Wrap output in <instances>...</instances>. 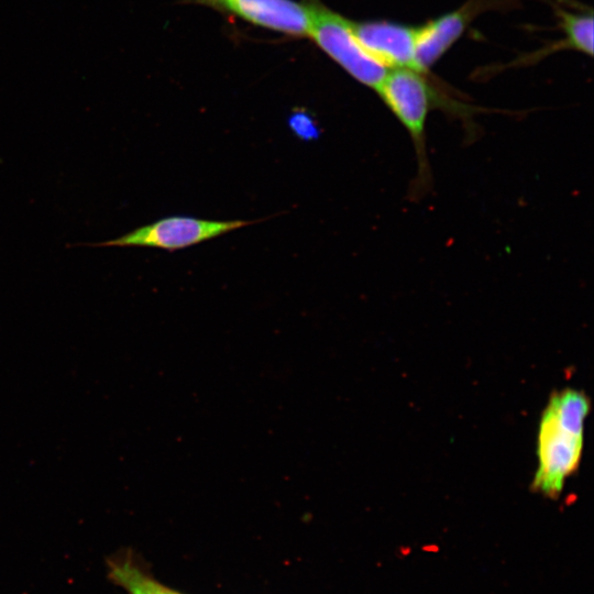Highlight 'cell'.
<instances>
[{
  "label": "cell",
  "mask_w": 594,
  "mask_h": 594,
  "mask_svg": "<svg viewBox=\"0 0 594 594\" xmlns=\"http://www.w3.org/2000/svg\"><path fill=\"white\" fill-rule=\"evenodd\" d=\"M108 568L110 579L128 594H179L152 579L128 554L111 558Z\"/></svg>",
  "instance_id": "8"
},
{
  "label": "cell",
  "mask_w": 594,
  "mask_h": 594,
  "mask_svg": "<svg viewBox=\"0 0 594 594\" xmlns=\"http://www.w3.org/2000/svg\"><path fill=\"white\" fill-rule=\"evenodd\" d=\"M252 223V221L245 220H211L191 216H169L139 227L113 240L94 244V246H138L175 252Z\"/></svg>",
  "instance_id": "4"
},
{
  "label": "cell",
  "mask_w": 594,
  "mask_h": 594,
  "mask_svg": "<svg viewBox=\"0 0 594 594\" xmlns=\"http://www.w3.org/2000/svg\"><path fill=\"white\" fill-rule=\"evenodd\" d=\"M375 91L409 134L417 162V174L410 185L409 196L411 199H420L432 185L426 141L429 112L433 108H441L465 120L479 109L440 94L427 78V73L410 68L388 69Z\"/></svg>",
  "instance_id": "2"
},
{
  "label": "cell",
  "mask_w": 594,
  "mask_h": 594,
  "mask_svg": "<svg viewBox=\"0 0 594 594\" xmlns=\"http://www.w3.org/2000/svg\"><path fill=\"white\" fill-rule=\"evenodd\" d=\"M560 20V28L564 38L562 45L579 53L593 55V13L588 11H569L564 8L554 7Z\"/></svg>",
  "instance_id": "9"
},
{
  "label": "cell",
  "mask_w": 594,
  "mask_h": 594,
  "mask_svg": "<svg viewBox=\"0 0 594 594\" xmlns=\"http://www.w3.org/2000/svg\"><path fill=\"white\" fill-rule=\"evenodd\" d=\"M590 409V399L582 391L565 388L551 395L539 422L538 466L531 483L535 492L558 496L568 477L575 473Z\"/></svg>",
  "instance_id": "1"
},
{
  "label": "cell",
  "mask_w": 594,
  "mask_h": 594,
  "mask_svg": "<svg viewBox=\"0 0 594 594\" xmlns=\"http://www.w3.org/2000/svg\"><path fill=\"white\" fill-rule=\"evenodd\" d=\"M288 125L294 134L304 141L315 140L320 133L314 117L305 110H295L288 118Z\"/></svg>",
  "instance_id": "10"
},
{
  "label": "cell",
  "mask_w": 594,
  "mask_h": 594,
  "mask_svg": "<svg viewBox=\"0 0 594 594\" xmlns=\"http://www.w3.org/2000/svg\"><path fill=\"white\" fill-rule=\"evenodd\" d=\"M353 30L363 47L387 69L421 72L416 59L417 26L377 20L353 22Z\"/></svg>",
  "instance_id": "5"
},
{
  "label": "cell",
  "mask_w": 594,
  "mask_h": 594,
  "mask_svg": "<svg viewBox=\"0 0 594 594\" xmlns=\"http://www.w3.org/2000/svg\"><path fill=\"white\" fill-rule=\"evenodd\" d=\"M309 36L348 74L376 90L388 69L360 43L353 22L320 4H310Z\"/></svg>",
  "instance_id": "3"
},
{
  "label": "cell",
  "mask_w": 594,
  "mask_h": 594,
  "mask_svg": "<svg viewBox=\"0 0 594 594\" xmlns=\"http://www.w3.org/2000/svg\"><path fill=\"white\" fill-rule=\"evenodd\" d=\"M235 15L293 36L309 35L310 6L294 0H218Z\"/></svg>",
  "instance_id": "6"
},
{
  "label": "cell",
  "mask_w": 594,
  "mask_h": 594,
  "mask_svg": "<svg viewBox=\"0 0 594 594\" xmlns=\"http://www.w3.org/2000/svg\"><path fill=\"white\" fill-rule=\"evenodd\" d=\"M483 8V0L472 1L458 10L417 26L416 59L418 68L427 73L462 35L471 19Z\"/></svg>",
  "instance_id": "7"
}]
</instances>
